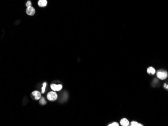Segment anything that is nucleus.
<instances>
[{
    "instance_id": "nucleus-4",
    "label": "nucleus",
    "mask_w": 168,
    "mask_h": 126,
    "mask_svg": "<svg viewBox=\"0 0 168 126\" xmlns=\"http://www.w3.org/2000/svg\"><path fill=\"white\" fill-rule=\"evenodd\" d=\"M50 87L54 91H59L62 89L63 86L61 85H55L52 84L50 86Z\"/></svg>"
},
{
    "instance_id": "nucleus-7",
    "label": "nucleus",
    "mask_w": 168,
    "mask_h": 126,
    "mask_svg": "<svg viewBox=\"0 0 168 126\" xmlns=\"http://www.w3.org/2000/svg\"><path fill=\"white\" fill-rule=\"evenodd\" d=\"M147 72L148 74H152V75H154V74L156 73V69L153 67H148L147 69Z\"/></svg>"
},
{
    "instance_id": "nucleus-12",
    "label": "nucleus",
    "mask_w": 168,
    "mask_h": 126,
    "mask_svg": "<svg viewBox=\"0 0 168 126\" xmlns=\"http://www.w3.org/2000/svg\"><path fill=\"white\" fill-rule=\"evenodd\" d=\"M26 6L27 7H31L32 6V3L30 1H27V3H26Z\"/></svg>"
},
{
    "instance_id": "nucleus-10",
    "label": "nucleus",
    "mask_w": 168,
    "mask_h": 126,
    "mask_svg": "<svg viewBox=\"0 0 168 126\" xmlns=\"http://www.w3.org/2000/svg\"><path fill=\"white\" fill-rule=\"evenodd\" d=\"M46 86V82H44V83H43V84L42 87V94H44V93L45 92Z\"/></svg>"
},
{
    "instance_id": "nucleus-6",
    "label": "nucleus",
    "mask_w": 168,
    "mask_h": 126,
    "mask_svg": "<svg viewBox=\"0 0 168 126\" xmlns=\"http://www.w3.org/2000/svg\"><path fill=\"white\" fill-rule=\"evenodd\" d=\"M32 95H33L35 99L36 100H39L41 98V94L38 91H34L32 92Z\"/></svg>"
},
{
    "instance_id": "nucleus-8",
    "label": "nucleus",
    "mask_w": 168,
    "mask_h": 126,
    "mask_svg": "<svg viewBox=\"0 0 168 126\" xmlns=\"http://www.w3.org/2000/svg\"><path fill=\"white\" fill-rule=\"evenodd\" d=\"M120 124L123 126H127L129 125V122L126 119H123L120 121Z\"/></svg>"
},
{
    "instance_id": "nucleus-11",
    "label": "nucleus",
    "mask_w": 168,
    "mask_h": 126,
    "mask_svg": "<svg viewBox=\"0 0 168 126\" xmlns=\"http://www.w3.org/2000/svg\"><path fill=\"white\" fill-rule=\"evenodd\" d=\"M131 126H142V125H141V124H138V123H137V122H134V121H133V122H131Z\"/></svg>"
},
{
    "instance_id": "nucleus-13",
    "label": "nucleus",
    "mask_w": 168,
    "mask_h": 126,
    "mask_svg": "<svg viewBox=\"0 0 168 126\" xmlns=\"http://www.w3.org/2000/svg\"><path fill=\"white\" fill-rule=\"evenodd\" d=\"M108 126H118L119 124L117 123L114 122V123H112V124L109 125Z\"/></svg>"
},
{
    "instance_id": "nucleus-5",
    "label": "nucleus",
    "mask_w": 168,
    "mask_h": 126,
    "mask_svg": "<svg viewBox=\"0 0 168 126\" xmlns=\"http://www.w3.org/2000/svg\"><path fill=\"white\" fill-rule=\"evenodd\" d=\"M38 5L40 7H44L47 5V0H39L38 2Z\"/></svg>"
},
{
    "instance_id": "nucleus-3",
    "label": "nucleus",
    "mask_w": 168,
    "mask_h": 126,
    "mask_svg": "<svg viewBox=\"0 0 168 126\" xmlns=\"http://www.w3.org/2000/svg\"><path fill=\"white\" fill-rule=\"evenodd\" d=\"M26 13L28 15L33 16L35 14V9L32 6L27 7L26 10Z\"/></svg>"
},
{
    "instance_id": "nucleus-9",
    "label": "nucleus",
    "mask_w": 168,
    "mask_h": 126,
    "mask_svg": "<svg viewBox=\"0 0 168 126\" xmlns=\"http://www.w3.org/2000/svg\"><path fill=\"white\" fill-rule=\"evenodd\" d=\"M39 102H40V104L42 105H44L46 104V101L43 97H41Z\"/></svg>"
},
{
    "instance_id": "nucleus-1",
    "label": "nucleus",
    "mask_w": 168,
    "mask_h": 126,
    "mask_svg": "<svg viewBox=\"0 0 168 126\" xmlns=\"http://www.w3.org/2000/svg\"><path fill=\"white\" fill-rule=\"evenodd\" d=\"M157 76L158 79H161V80H165L168 77V74L165 71L159 70L157 72Z\"/></svg>"
},
{
    "instance_id": "nucleus-2",
    "label": "nucleus",
    "mask_w": 168,
    "mask_h": 126,
    "mask_svg": "<svg viewBox=\"0 0 168 126\" xmlns=\"http://www.w3.org/2000/svg\"><path fill=\"white\" fill-rule=\"evenodd\" d=\"M47 98L49 101H54L57 99L58 95L55 92L51 91L48 93V94L47 95Z\"/></svg>"
}]
</instances>
